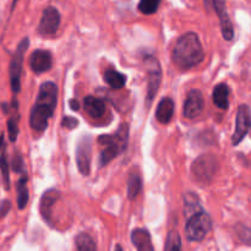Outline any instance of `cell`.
<instances>
[{"label":"cell","instance_id":"obj_1","mask_svg":"<svg viewBox=\"0 0 251 251\" xmlns=\"http://www.w3.org/2000/svg\"><path fill=\"white\" fill-rule=\"evenodd\" d=\"M56 100H58V87L51 81L42 83L38 97L31 110L29 124L37 132H42L48 126V122L54 114Z\"/></svg>","mask_w":251,"mask_h":251},{"label":"cell","instance_id":"obj_2","mask_svg":"<svg viewBox=\"0 0 251 251\" xmlns=\"http://www.w3.org/2000/svg\"><path fill=\"white\" fill-rule=\"evenodd\" d=\"M203 53L200 38L194 32H186L176 41L172 53V60L181 70H189L202 63Z\"/></svg>","mask_w":251,"mask_h":251},{"label":"cell","instance_id":"obj_3","mask_svg":"<svg viewBox=\"0 0 251 251\" xmlns=\"http://www.w3.org/2000/svg\"><path fill=\"white\" fill-rule=\"evenodd\" d=\"M129 140V126L126 124L120 125L117 132L113 135H100L98 144L100 145V166H107L110 161L117 158L126 150Z\"/></svg>","mask_w":251,"mask_h":251},{"label":"cell","instance_id":"obj_4","mask_svg":"<svg viewBox=\"0 0 251 251\" xmlns=\"http://www.w3.org/2000/svg\"><path fill=\"white\" fill-rule=\"evenodd\" d=\"M212 228L210 215L203 211L190 216L185 227V235L190 242H201L206 238Z\"/></svg>","mask_w":251,"mask_h":251},{"label":"cell","instance_id":"obj_5","mask_svg":"<svg viewBox=\"0 0 251 251\" xmlns=\"http://www.w3.org/2000/svg\"><path fill=\"white\" fill-rule=\"evenodd\" d=\"M218 168V161L213 154H203L200 156L191 167L194 180L200 185H208L216 174Z\"/></svg>","mask_w":251,"mask_h":251},{"label":"cell","instance_id":"obj_6","mask_svg":"<svg viewBox=\"0 0 251 251\" xmlns=\"http://www.w3.org/2000/svg\"><path fill=\"white\" fill-rule=\"evenodd\" d=\"M28 46H29V39L26 37V38H24L19 43L14 55H12L11 61H10V68H9L10 82H11V90L15 95L19 93L20 90H21L22 66H24L25 54H26V50L27 48H28Z\"/></svg>","mask_w":251,"mask_h":251},{"label":"cell","instance_id":"obj_7","mask_svg":"<svg viewBox=\"0 0 251 251\" xmlns=\"http://www.w3.org/2000/svg\"><path fill=\"white\" fill-rule=\"evenodd\" d=\"M145 66L147 70V107L151 105V102L156 97L162 81V68L159 61L154 56H149L145 60Z\"/></svg>","mask_w":251,"mask_h":251},{"label":"cell","instance_id":"obj_8","mask_svg":"<svg viewBox=\"0 0 251 251\" xmlns=\"http://www.w3.org/2000/svg\"><path fill=\"white\" fill-rule=\"evenodd\" d=\"M91 156H92V139L86 135L80 140L76 149V164L80 173L85 176L90 174Z\"/></svg>","mask_w":251,"mask_h":251},{"label":"cell","instance_id":"obj_9","mask_svg":"<svg viewBox=\"0 0 251 251\" xmlns=\"http://www.w3.org/2000/svg\"><path fill=\"white\" fill-rule=\"evenodd\" d=\"M250 130V108L248 104H242L238 108L235 130L232 136L233 146H238L244 140Z\"/></svg>","mask_w":251,"mask_h":251},{"label":"cell","instance_id":"obj_10","mask_svg":"<svg viewBox=\"0 0 251 251\" xmlns=\"http://www.w3.org/2000/svg\"><path fill=\"white\" fill-rule=\"evenodd\" d=\"M60 25V14L53 6L47 7L42 15L38 26V32L42 36H53L56 33Z\"/></svg>","mask_w":251,"mask_h":251},{"label":"cell","instance_id":"obj_11","mask_svg":"<svg viewBox=\"0 0 251 251\" xmlns=\"http://www.w3.org/2000/svg\"><path fill=\"white\" fill-rule=\"evenodd\" d=\"M212 5L218 15L221 24V31L226 41H232L234 38V28H233L232 21L227 12V5L226 0H212Z\"/></svg>","mask_w":251,"mask_h":251},{"label":"cell","instance_id":"obj_12","mask_svg":"<svg viewBox=\"0 0 251 251\" xmlns=\"http://www.w3.org/2000/svg\"><path fill=\"white\" fill-rule=\"evenodd\" d=\"M203 96L200 90H191L188 93L184 103V117L188 119H195L202 113Z\"/></svg>","mask_w":251,"mask_h":251},{"label":"cell","instance_id":"obj_13","mask_svg":"<svg viewBox=\"0 0 251 251\" xmlns=\"http://www.w3.org/2000/svg\"><path fill=\"white\" fill-rule=\"evenodd\" d=\"M51 65H53V56H51L50 51L44 50V49H37L31 54L29 66L33 73H46V71L50 70Z\"/></svg>","mask_w":251,"mask_h":251},{"label":"cell","instance_id":"obj_14","mask_svg":"<svg viewBox=\"0 0 251 251\" xmlns=\"http://www.w3.org/2000/svg\"><path fill=\"white\" fill-rule=\"evenodd\" d=\"M59 194L58 190L55 189H49L46 193L43 194L41 199V203H39V211H41V215L43 217V220L46 222L51 223V213H53V207L55 205V202L58 201Z\"/></svg>","mask_w":251,"mask_h":251},{"label":"cell","instance_id":"obj_15","mask_svg":"<svg viewBox=\"0 0 251 251\" xmlns=\"http://www.w3.org/2000/svg\"><path fill=\"white\" fill-rule=\"evenodd\" d=\"M131 242L137 251H154L151 234L149 230L144 229V228H136L132 230Z\"/></svg>","mask_w":251,"mask_h":251},{"label":"cell","instance_id":"obj_16","mask_svg":"<svg viewBox=\"0 0 251 251\" xmlns=\"http://www.w3.org/2000/svg\"><path fill=\"white\" fill-rule=\"evenodd\" d=\"M174 114V102L172 98L164 97L158 103V107L156 110V117L159 123L162 124H169L171 120L173 119Z\"/></svg>","mask_w":251,"mask_h":251},{"label":"cell","instance_id":"obj_17","mask_svg":"<svg viewBox=\"0 0 251 251\" xmlns=\"http://www.w3.org/2000/svg\"><path fill=\"white\" fill-rule=\"evenodd\" d=\"M83 108L92 118H100L105 112V103L100 98L87 96L83 98Z\"/></svg>","mask_w":251,"mask_h":251},{"label":"cell","instance_id":"obj_18","mask_svg":"<svg viewBox=\"0 0 251 251\" xmlns=\"http://www.w3.org/2000/svg\"><path fill=\"white\" fill-rule=\"evenodd\" d=\"M229 87L226 83H218L212 93L213 103L221 109H227L229 107Z\"/></svg>","mask_w":251,"mask_h":251},{"label":"cell","instance_id":"obj_19","mask_svg":"<svg viewBox=\"0 0 251 251\" xmlns=\"http://www.w3.org/2000/svg\"><path fill=\"white\" fill-rule=\"evenodd\" d=\"M104 81L112 88L119 90V88L124 87L125 83H126V76L119 71L114 70V69H108L104 73Z\"/></svg>","mask_w":251,"mask_h":251},{"label":"cell","instance_id":"obj_20","mask_svg":"<svg viewBox=\"0 0 251 251\" xmlns=\"http://www.w3.org/2000/svg\"><path fill=\"white\" fill-rule=\"evenodd\" d=\"M16 193H17V206L20 210H24L28 203V189H27V176L22 174L21 178L19 179L16 184Z\"/></svg>","mask_w":251,"mask_h":251},{"label":"cell","instance_id":"obj_21","mask_svg":"<svg viewBox=\"0 0 251 251\" xmlns=\"http://www.w3.org/2000/svg\"><path fill=\"white\" fill-rule=\"evenodd\" d=\"M77 251H97L96 243L90 234L87 233H80L75 239Z\"/></svg>","mask_w":251,"mask_h":251},{"label":"cell","instance_id":"obj_22","mask_svg":"<svg viewBox=\"0 0 251 251\" xmlns=\"http://www.w3.org/2000/svg\"><path fill=\"white\" fill-rule=\"evenodd\" d=\"M141 189H142V180L141 178H140L139 174L136 173L130 174L129 180H127V195H129L130 200L136 199V196L139 195Z\"/></svg>","mask_w":251,"mask_h":251},{"label":"cell","instance_id":"obj_23","mask_svg":"<svg viewBox=\"0 0 251 251\" xmlns=\"http://www.w3.org/2000/svg\"><path fill=\"white\" fill-rule=\"evenodd\" d=\"M161 0H140L139 10L144 15H152L158 10Z\"/></svg>","mask_w":251,"mask_h":251},{"label":"cell","instance_id":"obj_24","mask_svg":"<svg viewBox=\"0 0 251 251\" xmlns=\"http://www.w3.org/2000/svg\"><path fill=\"white\" fill-rule=\"evenodd\" d=\"M166 251H181V238L178 232H171L168 234Z\"/></svg>","mask_w":251,"mask_h":251},{"label":"cell","instance_id":"obj_25","mask_svg":"<svg viewBox=\"0 0 251 251\" xmlns=\"http://www.w3.org/2000/svg\"><path fill=\"white\" fill-rule=\"evenodd\" d=\"M0 169H1L2 178H4V185L6 190L10 189V176H9V164H7L6 153L5 150H2L1 154H0Z\"/></svg>","mask_w":251,"mask_h":251},{"label":"cell","instance_id":"obj_26","mask_svg":"<svg viewBox=\"0 0 251 251\" xmlns=\"http://www.w3.org/2000/svg\"><path fill=\"white\" fill-rule=\"evenodd\" d=\"M17 120L19 118L11 117L7 120V132H9V139L11 142H15L19 135V126H17Z\"/></svg>","mask_w":251,"mask_h":251},{"label":"cell","instance_id":"obj_27","mask_svg":"<svg viewBox=\"0 0 251 251\" xmlns=\"http://www.w3.org/2000/svg\"><path fill=\"white\" fill-rule=\"evenodd\" d=\"M12 169H14L16 173L25 174V162L24 158L21 157V154H15L14 159H12Z\"/></svg>","mask_w":251,"mask_h":251},{"label":"cell","instance_id":"obj_28","mask_svg":"<svg viewBox=\"0 0 251 251\" xmlns=\"http://www.w3.org/2000/svg\"><path fill=\"white\" fill-rule=\"evenodd\" d=\"M61 125L64 127H66V129H74V127L77 126L78 122L77 119H75L73 117H64L63 120H61Z\"/></svg>","mask_w":251,"mask_h":251},{"label":"cell","instance_id":"obj_29","mask_svg":"<svg viewBox=\"0 0 251 251\" xmlns=\"http://www.w3.org/2000/svg\"><path fill=\"white\" fill-rule=\"evenodd\" d=\"M10 208H11V202L6 200L2 201V202L0 203V218L4 217V216L9 212Z\"/></svg>","mask_w":251,"mask_h":251},{"label":"cell","instance_id":"obj_30","mask_svg":"<svg viewBox=\"0 0 251 251\" xmlns=\"http://www.w3.org/2000/svg\"><path fill=\"white\" fill-rule=\"evenodd\" d=\"M70 105H71V109L73 110H78V102L76 100H71Z\"/></svg>","mask_w":251,"mask_h":251},{"label":"cell","instance_id":"obj_31","mask_svg":"<svg viewBox=\"0 0 251 251\" xmlns=\"http://www.w3.org/2000/svg\"><path fill=\"white\" fill-rule=\"evenodd\" d=\"M2 142H4V134L0 135V149L2 147Z\"/></svg>","mask_w":251,"mask_h":251},{"label":"cell","instance_id":"obj_32","mask_svg":"<svg viewBox=\"0 0 251 251\" xmlns=\"http://www.w3.org/2000/svg\"><path fill=\"white\" fill-rule=\"evenodd\" d=\"M205 1V4L207 5V6H211L212 5V0H203Z\"/></svg>","mask_w":251,"mask_h":251},{"label":"cell","instance_id":"obj_33","mask_svg":"<svg viewBox=\"0 0 251 251\" xmlns=\"http://www.w3.org/2000/svg\"><path fill=\"white\" fill-rule=\"evenodd\" d=\"M115 251H123L122 247H120V245H117V247H115Z\"/></svg>","mask_w":251,"mask_h":251}]
</instances>
